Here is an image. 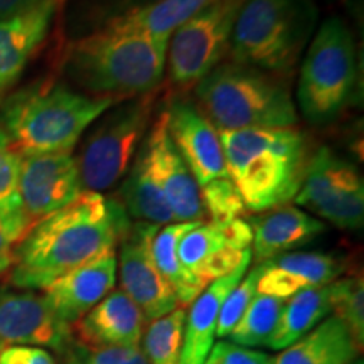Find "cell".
I'll return each instance as SVG.
<instances>
[{"instance_id":"obj_1","label":"cell","mask_w":364,"mask_h":364,"mask_svg":"<svg viewBox=\"0 0 364 364\" xmlns=\"http://www.w3.org/2000/svg\"><path fill=\"white\" fill-rule=\"evenodd\" d=\"M130 225L117 198L83 191L17 243L9 282L22 290H44L65 273L115 252Z\"/></svg>"},{"instance_id":"obj_2","label":"cell","mask_w":364,"mask_h":364,"mask_svg":"<svg viewBox=\"0 0 364 364\" xmlns=\"http://www.w3.org/2000/svg\"><path fill=\"white\" fill-rule=\"evenodd\" d=\"M169 38L102 27L68 49L65 73L81 93L115 102L156 91L164 81Z\"/></svg>"},{"instance_id":"obj_3","label":"cell","mask_w":364,"mask_h":364,"mask_svg":"<svg viewBox=\"0 0 364 364\" xmlns=\"http://www.w3.org/2000/svg\"><path fill=\"white\" fill-rule=\"evenodd\" d=\"M218 134L228 174L245 208L265 213L295 199L311 159L302 132L290 127Z\"/></svg>"},{"instance_id":"obj_4","label":"cell","mask_w":364,"mask_h":364,"mask_svg":"<svg viewBox=\"0 0 364 364\" xmlns=\"http://www.w3.org/2000/svg\"><path fill=\"white\" fill-rule=\"evenodd\" d=\"M115 103L63 83H39L4 102L0 130L22 156L71 152L85 132Z\"/></svg>"},{"instance_id":"obj_5","label":"cell","mask_w":364,"mask_h":364,"mask_svg":"<svg viewBox=\"0 0 364 364\" xmlns=\"http://www.w3.org/2000/svg\"><path fill=\"white\" fill-rule=\"evenodd\" d=\"M194 93L218 132L290 129L299 122L289 86L252 66L220 63L194 85Z\"/></svg>"},{"instance_id":"obj_6","label":"cell","mask_w":364,"mask_h":364,"mask_svg":"<svg viewBox=\"0 0 364 364\" xmlns=\"http://www.w3.org/2000/svg\"><path fill=\"white\" fill-rule=\"evenodd\" d=\"M314 0H247L230 39V61L289 75L316 34Z\"/></svg>"},{"instance_id":"obj_7","label":"cell","mask_w":364,"mask_h":364,"mask_svg":"<svg viewBox=\"0 0 364 364\" xmlns=\"http://www.w3.org/2000/svg\"><path fill=\"white\" fill-rule=\"evenodd\" d=\"M306 51L297 88L300 112L309 124L327 125L344 112L356 88V43L346 22L331 17Z\"/></svg>"},{"instance_id":"obj_8","label":"cell","mask_w":364,"mask_h":364,"mask_svg":"<svg viewBox=\"0 0 364 364\" xmlns=\"http://www.w3.org/2000/svg\"><path fill=\"white\" fill-rule=\"evenodd\" d=\"M156 102V91L122 100L90 127L76 157L83 191L103 193L124 179L152 125Z\"/></svg>"},{"instance_id":"obj_9","label":"cell","mask_w":364,"mask_h":364,"mask_svg":"<svg viewBox=\"0 0 364 364\" xmlns=\"http://www.w3.org/2000/svg\"><path fill=\"white\" fill-rule=\"evenodd\" d=\"M245 2L216 0L169 36L166 70L172 83L189 88L220 65L230 49L231 33Z\"/></svg>"},{"instance_id":"obj_10","label":"cell","mask_w":364,"mask_h":364,"mask_svg":"<svg viewBox=\"0 0 364 364\" xmlns=\"http://www.w3.org/2000/svg\"><path fill=\"white\" fill-rule=\"evenodd\" d=\"M295 203L341 230L364 223V182L356 167L331 149L311 156Z\"/></svg>"},{"instance_id":"obj_11","label":"cell","mask_w":364,"mask_h":364,"mask_svg":"<svg viewBox=\"0 0 364 364\" xmlns=\"http://www.w3.org/2000/svg\"><path fill=\"white\" fill-rule=\"evenodd\" d=\"M252 226L243 218L230 221H198L179 240L177 257L191 285L206 287L238 268L252 253Z\"/></svg>"},{"instance_id":"obj_12","label":"cell","mask_w":364,"mask_h":364,"mask_svg":"<svg viewBox=\"0 0 364 364\" xmlns=\"http://www.w3.org/2000/svg\"><path fill=\"white\" fill-rule=\"evenodd\" d=\"M157 225L134 221L118 243L117 272L122 292L134 300L145 321H156L181 307L172 287L159 272L152 255V241Z\"/></svg>"},{"instance_id":"obj_13","label":"cell","mask_w":364,"mask_h":364,"mask_svg":"<svg viewBox=\"0 0 364 364\" xmlns=\"http://www.w3.org/2000/svg\"><path fill=\"white\" fill-rule=\"evenodd\" d=\"M81 193L78 162L71 152L22 156L19 198L31 226L68 206Z\"/></svg>"},{"instance_id":"obj_14","label":"cell","mask_w":364,"mask_h":364,"mask_svg":"<svg viewBox=\"0 0 364 364\" xmlns=\"http://www.w3.org/2000/svg\"><path fill=\"white\" fill-rule=\"evenodd\" d=\"M0 343L49 348L63 354L73 343V326L56 316L44 295L0 289Z\"/></svg>"},{"instance_id":"obj_15","label":"cell","mask_w":364,"mask_h":364,"mask_svg":"<svg viewBox=\"0 0 364 364\" xmlns=\"http://www.w3.org/2000/svg\"><path fill=\"white\" fill-rule=\"evenodd\" d=\"M164 110L172 142L193 172L199 189L230 177L220 134L198 105L188 98H174Z\"/></svg>"},{"instance_id":"obj_16","label":"cell","mask_w":364,"mask_h":364,"mask_svg":"<svg viewBox=\"0 0 364 364\" xmlns=\"http://www.w3.org/2000/svg\"><path fill=\"white\" fill-rule=\"evenodd\" d=\"M152 169L161 184L176 223L206 221L201 201V191L188 164L177 152L167 130V115L162 110L154 117L152 125L144 139Z\"/></svg>"},{"instance_id":"obj_17","label":"cell","mask_w":364,"mask_h":364,"mask_svg":"<svg viewBox=\"0 0 364 364\" xmlns=\"http://www.w3.org/2000/svg\"><path fill=\"white\" fill-rule=\"evenodd\" d=\"M117 284V255L105 253L65 273L44 289V299L66 324H76Z\"/></svg>"},{"instance_id":"obj_18","label":"cell","mask_w":364,"mask_h":364,"mask_svg":"<svg viewBox=\"0 0 364 364\" xmlns=\"http://www.w3.org/2000/svg\"><path fill=\"white\" fill-rule=\"evenodd\" d=\"M63 0H43L34 7L0 19V100L21 78L31 58L48 38Z\"/></svg>"},{"instance_id":"obj_19","label":"cell","mask_w":364,"mask_h":364,"mask_svg":"<svg viewBox=\"0 0 364 364\" xmlns=\"http://www.w3.org/2000/svg\"><path fill=\"white\" fill-rule=\"evenodd\" d=\"M145 317L122 290H112L73 324V341L88 348H139Z\"/></svg>"},{"instance_id":"obj_20","label":"cell","mask_w":364,"mask_h":364,"mask_svg":"<svg viewBox=\"0 0 364 364\" xmlns=\"http://www.w3.org/2000/svg\"><path fill=\"white\" fill-rule=\"evenodd\" d=\"M344 270L346 262L334 255L316 252L284 253L262 263L257 294L287 300L306 289L332 284Z\"/></svg>"},{"instance_id":"obj_21","label":"cell","mask_w":364,"mask_h":364,"mask_svg":"<svg viewBox=\"0 0 364 364\" xmlns=\"http://www.w3.org/2000/svg\"><path fill=\"white\" fill-rule=\"evenodd\" d=\"M253 257L250 253L236 270L211 282L191 302L189 312H186L184 343H182L179 364H203L206 361L208 354L215 344L218 317H220L223 302L248 272Z\"/></svg>"},{"instance_id":"obj_22","label":"cell","mask_w":364,"mask_h":364,"mask_svg":"<svg viewBox=\"0 0 364 364\" xmlns=\"http://www.w3.org/2000/svg\"><path fill=\"white\" fill-rule=\"evenodd\" d=\"M252 226V257L263 263L290 250L304 247L324 233L326 225L294 206H280L248 220Z\"/></svg>"},{"instance_id":"obj_23","label":"cell","mask_w":364,"mask_h":364,"mask_svg":"<svg viewBox=\"0 0 364 364\" xmlns=\"http://www.w3.org/2000/svg\"><path fill=\"white\" fill-rule=\"evenodd\" d=\"M117 199L122 203L130 220L157 226L176 223L156 172L152 169L144 142L127 172L124 184L120 188V198Z\"/></svg>"},{"instance_id":"obj_24","label":"cell","mask_w":364,"mask_h":364,"mask_svg":"<svg viewBox=\"0 0 364 364\" xmlns=\"http://www.w3.org/2000/svg\"><path fill=\"white\" fill-rule=\"evenodd\" d=\"M356 341L338 317L329 316L275 358V364H349L358 353Z\"/></svg>"},{"instance_id":"obj_25","label":"cell","mask_w":364,"mask_h":364,"mask_svg":"<svg viewBox=\"0 0 364 364\" xmlns=\"http://www.w3.org/2000/svg\"><path fill=\"white\" fill-rule=\"evenodd\" d=\"M332 304H334V282L324 287L306 289L287 299L279 324L273 331L267 348L284 351L329 317L332 314Z\"/></svg>"},{"instance_id":"obj_26","label":"cell","mask_w":364,"mask_h":364,"mask_svg":"<svg viewBox=\"0 0 364 364\" xmlns=\"http://www.w3.org/2000/svg\"><path fill=\"white\" fill-rule=\"evenodd\" d=\"M215 2L216 0H157L149 6L124 12L105 27L169 38L182 22Z\"/></svg>"},{"instance_id":"obj_27","label":"cell","mask_w":364,"mask_h":364,"mask_svg":"<svg viewBox=\"0 0 364 364\" xmlns=\"http://www.w3.org/2000/svg\"><path fill=\"white\" fill-rule=\"evenodd\" d=\"M196 223L198 221L172 223V225L161 226L152 241V255L159 272L162 273L167 284L172 287L177 302L184 309L191 306V302L198 297L199 292L191 285L189 279L182 270L179 257H177V245Z\"/></svg>"},{"instance_id":"obj_28","label":"cell","mask_w":364,"mask_h":364,"mask_svg":"<svg viewBox=\"0 0 364 364\" xmlns=\"http://www.w3.org/2000/svg\"><path fill=\"white\" fill-rule=\"evenodd\" d=\"M186 309L177 307L144 327L140 351L149 364H179L184 343Z\"/></svg>"},{"instance_id":"obj_29","label":"cell","mask_w":364,"mask_h":364,"mask_svg":"<svg viewBox=\"0 0 364 364\" xmlns=\"http://www.w3.org/2000/svg\"><path fill=\"white\" fill-rule=\"evenodd\" d=\"M285 299L272 295L257 294L247 311L238 321V324L230 332L228 339L243 348H258L267 346L273 331L279 324L280 314L284 311Z\"/></svg>"},{"instance_id":"obj_30","label":"cell","mask_w":364,"mask_h":364,"mask_svg":"<svg viewBox=\"0 0 364 364\" xmlns=\"http://www.w3.org/2000/svg\"><path fill=\"white\" fill-rule=\"evenodd\" d=\"M332 316L348 327L361 349L364 343V285L361 277H348L334 282Z\"/></svg>"},{"instance_id":"obj_31","label":"cell","mask_w":364,"mask_h":364,"mask_svg":"<svg viewBox=\"0 0 364 364\" xmlns=\"http://www.w3.org/2000/svg\"><path fill=\"white\" fill-rule=\"evenodd\" d=\"M21 161L22 154L0 130V218L24 216L19 198Z\"/></svg>"},{"instance_id":"obj_32","label":"cell","mask_w":364,"mask_h":364,"mask_svg":"<svg viewBox=\"0 0 364 364\" xmlns=\"http://www.w3.org/2000/svg\"><path fill=\"white\" fill-rule=\"evenodd\" d=\"M262 273V263H257L252 270L248 268V272L245 273V277L238 282V285L228 294V297L223 302L220 317H218V326H216V338L221 341L226 339L230 336V332L233 331V327L238 324V321L247 311L252 300L257 295V285L258 279H260Z\"/></svg>"},{"instance_id":"obj_33","label":"cell","mask_w":364,"mask_h":364,"mask_svg":"<svg viewBox=\"0 0 364 364\" xmlns=\"http://www.w3.org/2000/svg\"><path fill=\"white\" fill-rule=\"evenodd\" d=\"M199 191H201L204 216L208 218V221L236 220L243 216L247 209L231 177L204 186Z\"/></svg>"},{"instance_id":"obj_34","label":"cell","mask_w":364,"mask_h":364,"mask_svg":"<svg viewBox=\"0 0 364 364\" xmlns=\"http://www.w3.org/2000/svg\"><path fill=\"white\" fill-rule=\"evenodd\" d=\"M61 356L63 364H149L140 348H88L76 341Z\"/></svg>"},{"instance_id":"obj_35","label":"cell","mask_w":364,"mask_h":364,"mask_svg":"<svg viewBox=\"0 0 364 364\" xmlns=\"http://www.w3.org/2000/svg\"><path fill=\"white\" fill-rule=\"evenodd\" d=\"M203 364H275V358L228 341H218Z\"/></svg>"},{"instance_id":"obj_36","label":"cell","mask_w":364,"mask_h":364,"mask_svg":"<svg viewBox=\"0 0 364 364\" xmlns=\"http://www.w3.org/2000/svg\"><path fill=\"white\" fill-rule=\"evenodd\" d=\"M31 230L26 216L0 218V275L12 267L14 250Z\"/></svg>"},{"instance_id":"obj_37","label":"cell","mask_w":364,"mask_h":364,"mask_svg":"<svg viewBox=\"0 0 364 364\" xmlns=\"http://www.w3.org/2000/svg\"><path fill=\"white\" fill-rule=\"evenodd\" d=\"M0 364H56V359L44 348L9 344L0 349Z\"/></svg>"},{"instance_id":"obj_38","label":"cell","mask_w":364,"mask_h":364,"mask_svg":"<svg viewBox=\"0 0 364 364\" xmlns=\"http://www.w3.org/2000/svg\"><path fill=\"white\" fill-rule=\"evenodd\" d=\"M39 2H43V0H0V19L27 11Z\"/></svg>"},{"instance_id":"obj_39","label":"cell","mask_w":364,"mask_h":364,"mask_svg":"<svg viewBox=\"0 0 364 364\" xmlns=\"http://www.w3.org/2000/svg\"><path fill=\"white\" fill-rule=\"evenodd\" d=\"M349 364H364L363 359H354V361H351Z\"/></svg>"},{"instance_id":"obj_40","label":"cell","mask_w":364,"mask_h":364,"mask_svg":"<svg viewBox=\"0 0 364 364\" xmlns=\"http://www.w3.org/2000/svg\"><path fill=\"white\" fill-rule=\"evenodd\" d=\"M2 346H4V344H2V343H0V349H2Z\"/></svg>"}]
</instances>
